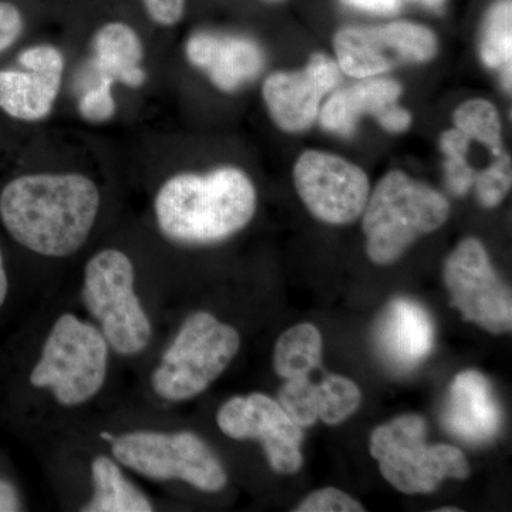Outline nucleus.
I'll return each instance as SVG.
<instances>
[{
  "instance_id": "nucleus-16",
  "label": "nucleus",
  "mask_w": 512,
  "mask_h": 512,
  "mask_svg": "<svg viewBox=\"0 0 512 512\" xmlns=\"http://www.w3.org/2000/svg\"><path fill=\"white\" fill-rule=\"evenodd\" d=\"M433 319L419 302L393 299L375 326V345L380 357L394 372L416 369L434 346Z\"/></svg>"
},
{
  "instance_id": "nucleus-15",
  "label": "nucleus",
  "mask_w": 512,
  "mask_h": 512,
  "mask_svg": "<svg viewBox=\"0 0 512 512\" xmlns=\"http://www.w3.org/2000/svg\"><path fill=\"white\" fill-rule=\"evenodd\" d=\"M402 86L390 79H369L336 92L320 111V124L325 130L350 136L355 133L362 116L369 114L384 130L402 133L412 123V116L396 106Z\"/></svg>"
},
{
  "instance_id": "nucleus-13",
  "label": "nucleus",
  "mask_w": 512,
  "mask_h": 512,
  "mask_svg": "<svg viewBox=\"0 0 512 512\" xmlns=\"http://www.w3.org/2000/svg\"><path fill=\"white\" fill-rule=\"evenodd\" d=\"M342 80L335 60L313 55L301 72L276 73L264 84V99L272 119L282 130H306L319 114L320 103Z\"/></svg>"
},
{
  "instance_id": "nucleus-23",
  "label": "nucleus",
  "mask_w": 512,
  "mask_h": 512,
  "mask_svg": "<svg viewBox=\"0 0 512 512\" xmlns=\"http://www.w3.org/2000/svg\"><path fill=\"white\" fill-rule=\"evenodd\" d=\"M454 123L470 140L480 141L490 148L495 157L503 154L500 117L490 101H467L454 113Z\"/></svg>"
},
{
  "instance_id": "nucleus-14",
  "label": "nucleus",
  "mask_w": 512,
  "mask_h": 512,
  "mask_svg": "<svg viewBox=\"0 0 512 512\" xmlns=\"http://www.w3.org/2000/svg\"><path fill=\"white\" fill-rule=\"evenodd\" d=\"M19 63L22 70H0V109L13 119H45L62 86V52L55 46H33L19 56Z\"/></svg>"
},
{
  "instance_id": "nucleus-9",
  "label": "nucleus",
  "mask_w": 512,
  "mask_h": 512,
  "mask_svg": "<svg viewBox=\"0 0 512 512\" xmlns=\"http://www.w3.org/2000/svg\"><path fill=\"white\" fill-rule=\"evenodd\" d=\"M444 281L451 305L467 322L488 332L507 333L512 328L511 291L494 271L480 241L464 239L447 258Z\"/></svg>"
},
{
  "instance_id": "nucleus-26",
  "label": "nucleus",
  "mask_w": 512,
  "mask_h": 512,
  "mask_svg": "<svg viewBox=\"0 0 512 512\" xmlns=\"http://www.w3.org/2000/svg\"><path fill=\"white\" fill-rule=\"evenodd\" d=\"M279 404L299 427H309L319 420L316 384L309 376L288 379L279 390Z\"/></svg>"
},
{
  "instance_id": "nucleus-5",
  "label": "nucleus",
  "mask_w": 512,
  "mask_h": 512,
  "mask_svg": "<svg viewBox=\"0 0 512 512\" xmlns=\"http://www.w3.org/2000/svg\"><path fill=\"white\" fill-rule=\"evenodd\" d=\"M241 348L232 326L208 312L188 316L151 375L154 393L167 402H185L204 393Z\"/></svg>"
},
{
  "instance_id": "nucleus-29",
  "label": "nucleus",
  "mask_w": 512,
  "mask_h": 512,
  "mask_svg": "<svg viewBox=\"0 0 512 512\" xmlns=\"http://www.w3.org/2000/svg\"><path fill=\"white\" fill-rule=\"evenodd\" d=\"M296 512H362L365 508L362 504L353 500L350 495L343 493L338 488H323V490L315 491L309 494L302 501Z\"/></svg>"
},
{
  "instance_id": "nucleus-11",
  "label": "nucleus",
  "mask_w": 512,
  "mask_h": 512,
  "mask_svg": "<svg viewBox=\"0 0 512 512\" xmlns=\"http://www.w3.org/2000/svg\"><path fill=\"white\" fill-rule=\"evenodd\" d=\"M217 423L231 439L261 441L276 473L293 474L302 467V429L266 394L232 397L222 404Z\"/></svg>"
},
{
  "instance_id": "nucleus-19",
  "label": "nucleus",
  "mask_w": 512,
  "mask_h": 512,
  "mask_svg": "<svg viewBox=\"0 0 512 512\" xmlns=\"http://www.w3.org/2000/svg\"><path fill=\"white\" fill-rule=\"evenodd\" d=\"M94 60L99 77L140 87L146 82L143 43L136 30L123 22H111L97 30L93 40Z\"/></svg>"
},
{
  "instance_id": "nucleus-24",
  "label": "nucleus",
  "mask_w": 512,
  "mask_h": 512,
  "mask_svg": "<svg viewBox=\"0 0 512 512\" xmlns=\"http://www.w3.org/2000/svg\"><path fill=\"white\" fill-rule=\"evenodd\" d=\"M362 394L348 377L329 375L316 384V404L319 419L328 424H339L359 409Z\"/></svg>"
},
{
  "instance_id": "nucleus-31",
  "label": "nucleus",
  "mask_w": 512,
  "mask_h": 512,
  "mask_svg": "<svg viewBox=\"0 0 512 512\" xmlns=\"http://www.w3.org/2000/svg\"><path fill=\"white\" fill-rule=\"evenodd\" d=\"M148 16L161 26H174L184 16L185 0H143Z\"/></svg>"
},
{
  "instance_id": "nucleus-1",
  "label": "nucleus",
  "mask_w": 512,
  "mask_h": 512,
  "mask_svg": "<svg viewBox=\"0 0 512 512\" xmlns=\"http://www.w3.org/2000/svg\"><path fill=\"white\" fill-rule=\"evenodd\" d=\"M100 191L82 174H30L0 194V218L12 238L52 258L73 255L96 224Z\"/></svg>"
},
{
  "instance_id": "nucleus-34",
  "label": "nucleus",
  "mask_w": 512,
  "mask_h": 512,
  "mask_svg": "<svg viewBox=\"0 0 512 512\" xmlns=\"http://www.w3.org/2000/svg\"><path fill=\"white\" fill-rule=\"evenodd\" d=\"M8 288V275H6L2 252H0V308H2L3 303H5L6 295H8Z\"/></svg>"
},
{
  "instance_id": "nucleus-12",
  "label": "nucleus",
  "mask_w": 512,
  "mask_h": 512,
  "mask_svg": "<svg viewBox=\"0 0 512 512\" xmlns=\"http://www.w3.org/2000/svg\"><path fill=\"white\" fill-rule=\"evenodd\" d=\"M296 190L320 221L350 224L365 211L369 180L356 165L332 154L306 151L293 170Z\"/></svg>"
},
{
  "instance_id": "nucleus-37",
  "label": "nucleus",
  "mask_w": 512,
  "mask_h": 512,
  "mask_svg": "<svg viewBox=\"0 0 512 512\" xmlns=\"http://www.w3.org/2000/svg\"><path fill=\"white\" fill-rule=\"evenodd\" d=\"M269 2H279V0H269Z\"/></svg>"
},
{
  "instance_id": "nucleus-25",
  "label": "nucleus",
  "mask_w": 512,
  "mask_h": 512,
  "mask_svg": "<svg viewBox=\"0 0 512 512\" xmlns=\"http://www.w3.org/2000/svg\"><path fill=\"white\" fill-rule=\"evenodd\" d=\"M470 141V138L461 133L458 128L446 131L440 138L441 150L447 157L444 163L447 187L456 197L466 195L473 187L474 178H476V171L467 163Z\"/></svg>"
},
{
  "instance_id": "nucleus-8",
  "label": "nucleus",
  "mask_w": 512,
  "mask_h": 512,
  "mask_svg": "<svg viewBox=\"0 0 512 512\" xmlns=\"http://www.w3.org/2000/svg\"><path fill=\"white\" fill-rule=\"evenodd\" d=\"M110 444L119 463L150 480L185 481L205 493H218L227 485L220 458L191 431H131Z\"/></svg>"
},
{
  "instance_id": "nucleus-28",
  "label": "nucleus",
  "mask_w": 512,
  "mask_h": 512,
  "mask_svg": "<svg viewBox=\"0 0 512 512\" xmlns=\"http://www.w3.org/2000/svg\"><path fill=\"white\" fill-rule=\"evenodd\" d=\"M113 83V80L99 77V82L80 97L79 111L83 119L101 123L113 117L116 113V100L111 92Z\"/></svg>"
},
{
  "instance_id": "nucleus-27",
  "label": "nucleus",
  "mask_w": 512,
  "mask_h": 512,
  "mask_svg": "<svg viewBox=\"0 0 512 512\" xmlns=\"http://www.w3.org/2000/svg\"><path fill=\"white\" fill-rule=\"evenodd\" d=\"M512 183L511 158L508 154H501L493 165L476 174L474 184L478 200L485 208H494L504 200L510 191Z\"/></svg>"
},
{
  "instance_id": "nucleus-21",
  "label": "nucleus",
  "mask_w": 512,
  "mask_h": 512,
  "mask_svg": "<svg viewBox=\"0 0 512 512\" xmlns=\"http://www.w3.org/2000/svg\"><path fill=\"white\" fill-rule=\"evenodd\" d=\"M322 335L312 323L293 326L279 336L275 346L276 373L284 379L311 375L322 360Z\"/></svg>"
},
{
  "instance_id": "nucleus-30",
  "label": "nucleus",
  "mask_w": 512,
  "mask_h": 512,
  "mask_svg": "<svg viewBox=\"0 0 512 512\" xmlns=\"http://www.w3.org/2000/svg\"><path fill=\"white\" fill-rule=\"evenodd\" d=\"M23 32V16L15 5L0 2V53L12 46Z\"/></svg>"
},
{
  "instance_id": "nucleus-33",
  "label": "nucleus",
  "mask_w": 512,
  "mask_h": 512,
  "mask_svg": "<svg viewBox=\"0 0 512 512\" xmlns=\"http://www.w3.org/2000/svg\"><path fill=\"white\" fill-rule=\"evenodd\" d=\"M356 8L369 10L375 13H393L399 9V0H346Z\"/></svg>"
},
{
  "instance_id": "nucleus-17",
  "label": "nucleus",
  "mask_w": 512,
  "mask_h": 512,
  "mask_svg": "<svg viewBox=\"0 0 512 512\" xmlns=\"http://www.w3.org/2000/svg\"><path fill=\"white\" fill-rule=\"evenodd\" d=\"M448 433L464 443H490L503 424V412L487 377L477 370H466L451 383L443 410Z\"/></svg>"
},
{
  "instance_id": "nucleus-32",
  "label": "nucleus",
  "mask_w": 512,
  "mask_h": 512,
  "mask_svg": "<svg viewBox=\"0 0 512 512\" xmlns=\"http://www.w3.org/2000/svg\"><path fill=\"white\" fill-rule=\"evenodd\" d=\"M22 510L18 491L8 481L0 480V512Z\"/></svg>"
},
{
  "instance_id": "nucleus-3",
  "label": "nucleus",
  "mask_w": 512,
  "mask_h": 512,
  "mask_svg": "<svg viewBox=\"0 0 512 512\" xmlns=\"http://www.w3.org/2000/svg\"><path fill=\"white\" fill-rule=\"evenodd\" d=\"M450 205L426 184L400 171L384 175L365 208L367 255L375 264H392L416 239L447 221Z\"/></svg>"
},
{
  "instance_id": "nucleus-6",
  "label": "nucleus",
  "mask_w": 512,
  "mask_h": 512,
  "mask_svg": "<svg viewBox=\"0 0 512 512\" xmlns=\"http://www.w3.org/2000/svg\"><path fill=\"white\" fill-rule=\"evenodd\" d=\"M133 262L119 249H103L84 268L82 298L111 349L121 356L146 350L153 336L136 288Z\"/></svg>"
},
{
  "instance_id": "nucleus-4",
  "label": "nucleus",
  "mask_w": 512,
  "mask_h": 512,
  "mask_svg": "<svg viewBox=\"0 0 512 512\" xmlns=\"http://www.w3.org/2000/svg\"><path fill=\"white\" fill-rule=\"evenodd\" d=\"M109 348L99 328L64 313L47 335L30 383L49 389L62 406H82L106 383Z\"/></svg>"
},
{
  "instance_id": "nucleus-10",
  "label": "nucleus",
  "mask_w": 512,
  "mask_h": 512,
  "mask_svg": "<svg viewBox=\"0 0 512 512\" xmlns=\"http://www.w3.org/2000/svg\"><path fill=\"white\" fill-rule=\"evenodd\" d=\"M340 70L369 79L404 63L426 62L437 52L431 30L409 22H396L379 28H349L335 37Z\"/></svg>"
},
{
  "instance_id": "nucleus-36",
  "label": "nucleus",
  "mask_w": 512,
  "mask_h": 512,
  "mask_svg": "<svg viewBox=\"0 0 512 512\" xmlns=\"http://www.w3.org/2000/svg\"><path fill=\"white\" fill-rule=\"evenodd\" d=\"M460 512V508H440V510H437V512Z\"/></svg>"
},
{
  "instance_id": "nucleus-20",
  "label": "nucleus",
  "mask_w": 512,
  "mask_h": 512,
  "mask_svg": "<svg viewBox=\"0 0 512 512\" xmlns=\"http://www.w3.org/2000/svg\"><path fill=\"white\" fill-rule=\"evenodd\" d=\"M93 495L86 512H150L153 503L126 476L116 461L99 456L92 461Z\"/></svg>"
},
{
  "instance_id": "nucleus-7",
  "label": "nucleus",
  "mask_w": 512,
  "mask_h": 512,
  "mask_svg": "<svg viewBox=\"0 0 512 512\" xmlns=\"http://www.w3.org/2000/svg\"><path fill=\"white\" fill-rule=\"evenodd\" d=\"M426 421L407 414L383 424L370 436V453L382 476L406 494L433 493L444 478L470 474L466 457L448 444H426Z\"/></svg>"
},
{
  "instance_id": "nucleus-18",
  "label": "nucleus",
  "mask_w": 512,
  "mask_h": 512,
  "mask_svg": "<svg viewBox=\"0 0 512 512\" xmlns=\"http://www.w3.org/2000/svg\"><path fill=\"white\" fill-rule=\"evenodd\" d=\"M185 53L218 89L228 93L254 80L265 63L264 52L254 40L211 32L191 36Z\"/></svg>"
},
{
  "instance_id": "nucleus-2",
  "label": "nucleus",
  "mask_w": 512,
  "mask_h": 512,
  "mask_svg": "<svg viewBox=\"0 0 512 512\" xmlns=\"http://www.w3.org/2000/svg\"><path fill=\"white\" fill-rule=\"evenodd\" d=\"M158 228L184 244H211L237 234L254 218L256 192L244 171L222 167L205 175L178 174L154 202Z\"/></svg>"
},
{
  "instance_id": "nucleus-35",
  "label": "nucleus",
  "mask_w": 512,
  "mask_h": 512,
  "mask_svg": "<svg viewBox=\"0 0 512 512\" xmlns=\"http://www.w3.org/2000/svg\"><path fill=\"white\" fill-rule=\"evenodd\" d=\"M416 2L423 3V5L430 6V8H440L444 0H416Z\"/></svg>"
},
{
  "instance_id": "nucleus-22",
  "label": "nucleus",
  "mask_w": 512,
  "mask_h": 512,
  "mask_svg": "<svg viewBox=\"0 0 512 512\" xmlns=\"http://www.w3.org/2000/svg\"><path fill=\"white\" fill-rule=\"evenodd\" d=\"M481 56L488 67H503L504 83L511 89L512 5L501 0L485 19Z\"/></svg>"
}]
</instances>
